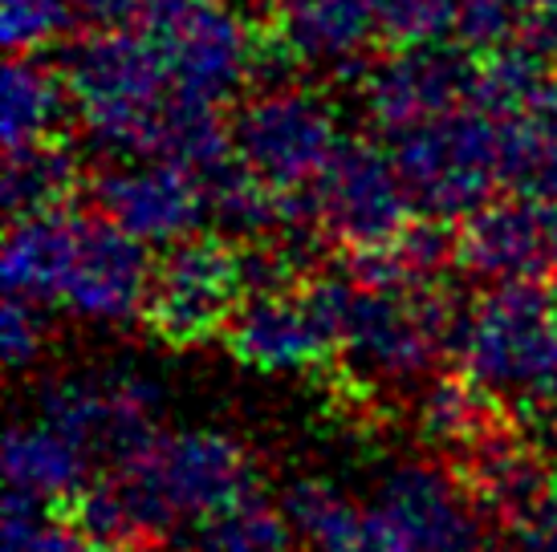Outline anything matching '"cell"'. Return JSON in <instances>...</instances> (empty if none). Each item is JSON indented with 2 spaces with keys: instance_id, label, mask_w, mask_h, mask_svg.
<instances>
[{
  "instance_id": "obj_27",
  "label": "cell",
  "mask_w": 557,
  "mask_h": 552,
  "mask_svg": "<svg viewBox=\"0 0 557 552\" xmlns=\"http://www.w3.org/2000/svg\"><path fill=\"white\" fill-rule=\"evenodd\" d=\"M549 86H554L549 62L525 41H512V46L493 49L476 62V81H472L468 106L484 110L493 118H512L525 106H533Z\"/></svg>"
},
{
  "instance_id": "obj_8",
  "label": "cell",
  "mask_w": 557,
  "mask_h": 552,
  "mask_svg": "<svg viewBox=\"0 0 557 552\" xmlns=\"http://www.w3.org/2000/svg\"><path fill=\"white\" fill-rule=\"evenodd\" d=\"M126 472L143 479L180 528L187 520H212L257 495V467L248 451L220 430H159L156 443L126 463Z\"/></svg>"
},
{
  "instance_id": "obj_15",
  "label": "cell",
  "mask_w": 557,
  "mask_h": 552,
  "mask_svg": "<svg viewBox=\"0 0 557 552\" xmlns=\"http://www.w3.org/2000/svg\"><path fill=\"white\" fill-rule=\"evenodd\" d=\"M379 504L403 524L416 552H480L484 528L472 491L435 463H399L383 488Z\"/></svg>"
},
{
  "instance_id": "obj_9",
  "label": "cell",
  "mask_w": 557,
  "mask_h": 552,
  "mask_svg": "<svg viewBox=\"0 0 557 552\" xmlns=\"http://www.w3.org/2000/svg\"><path fill=\"white\" fill-rule=\"evenodd\" d=\"M233 147L277 191L313 187L342 147L334 110L318 93L269 86L233 118Z\"/></svg>"
},
{
  "instance_id": "obj_18",
  "label": "cell",
  "mask_w": 557,
  "mask_h": 552,
  "mask_svg": "<svg viewBox=\"0 0 557 552\" xmlns=\"http://www.w3.org/2000/svg\"><path fill=\"white\" fill-rule=\"evenodd\" d=\"M460 479L488 516L512 528L542 504V495L554 488L557 476H549L542 455L525 451L509 430L496 427L480 443L460 451Z\"/></svg>"
},
{
  "instance_id": "obj_2",
  "label": "cell",
  "mask_w": 557,
  "mask_h": 552,
  "mask_svg": "<svg viewBox=\"0 0 557 552\" xmlns=\"http://www.w3.org/2000/svg\"><path fill=\"white\" fill-rule=\"evenodd\" d=\"M62 77L90 147L114 159L151 154V138L175 86L143 33L94 29L65 49Z\"/></svg>"
},
{
  "instance_id": "obj_21",
  "label": "cell",
  "mask_w": 557,
  "mask_h": 552,
  "mask_svg": "<svg viewBox=\"0 0 557 552\" xmlns=\"http://www.w3.org/2000/svg\"><path fill=\"white\" fill-rule=\"evenodd\" d=\"M500 175L512 196L557 203V81L512 118H500Z\"/></svg>"
},
{
  "instance_id": "obj_34",
  "label": "cell",
  "mask_w": 557,
  "mask_h": 552,
  "mask_svg": "<svg viewBox=\"0 0 557 552\" xmlns=\"http://www.w3.org/2000/svg\"><path fill=\"white\" fill-rule=\"evenodd\" d=\"M512 552H557V479L542 504L512 524Z\"/></svg>"
},
{
  "instance_id": "obj_25",
  "label": "cell",
  "mask_w": 557,
  "mask_h": 552,
  "mask_svg": "<svg viewBox=\"0 0 557 552\" xmlns=\"http://www.w3.org/2000/svg\"><path fill=\"white\" fill-rule=\"evenodd\" d=\"M233 126L220 118L216 102L203 98H187V93H171L168 110L156 126L151 138V154L156 163H171L184 167L191 175H208L212 167H220L224 159H233Z\"/></svg>"
},
{
  "instance_id": "obj_14",
  "label": "cell",
  "mask_w": 557,
  "mask_h": 552,
  "mask_svg": "<svg viewBox=\"0 0 557 552\" xmlns=\"http://www.w3.org/2000/svg\"><path fill=\"white\" fill-rule=\"evenodd\" d=\"M94 200L123 231L151 248H171L196 236L208 224V196L203 179L171 163H143V167H110L94 184Z\"/></svg>"
},
{
  "instance_id": "obj_38",
  "label": "cell",
  "mask_w": 557,
  "mask_h": 552,
  "mask_svg": "<svg viewBox=\"0 0 557 552\" xmlns=\"http://www.w3.org/2000/svg\"><path fill=\"white\" fill-rule=\"evenodd\" d=\"M480 552H496V549H488V544H484V549H480Z\"/></svg>"
},
{
  "instance_id": "obj_7",
  "label": "cell",
  "mask_w": 557,
  "mask_h": 552,
  "mask_svg": "<svg viewBox=\"0 0 557 552\" xmlns=\"http://www.w3.org/2000/svg\"><path fill=\"white\" fill-rule=\"evenodd\" d=\"M240 301L245 276L236 244L224 236H187L156 264L143 322L159 341L187 350L224 334Z\"/></svg>"
},
{
  "instance_id": "obj_17",
  "label": "cell",
  "mask_w": 557,
  "mask_h": 552,
  "mask_svg": "<svg viewBox=\"0 0 557 552\" xmlns=\"http://www.w3.org/2000/svg\"><path fill=\"white\" fill-rule=\"evenodd\" d=\"M273 37L297 58V65L358 70L379 37L374 0H277Z\"/></svg>"
},
{
  "instance_id": "obj_20",
  "label": "cell",
  "mask_w": 557,
  "mask_h": 552,
  "mask_svg": "<svg viewBox=\"0 0 557 552\" xmlns=\"http://www.w3.org/2000/svg\"><path fill=\"white\" fill-rule=\"evenodd\" d=\"M74 224L78 212H49L13 219L0 252V276L4 292L37 301V305H58L65 285V264L74 244Z\"/></svg>"
},
{
  "instance_id": "obj_35",
  "label": "cell",
  "mask_w": 557,
  "mask_h": 552,
  "mask_svg": "<svg viewBox=\"0 0 557 552\" xmlns=\"http://www.w3.org/2000/svg\"><path fill=\"white\" fill-rule=\"evenodd\" d=\"M355 552H416L411 537L403 532V524L391 516L383 504H371L362 516V532L355 540Z\"/></svg>"
},
{
  "instance_id": "obj_11",
  "label": "cell",
  "mask_w": 557,
  "mask_h": 552,
  "mask_svg": "<svg viewBox=\"0 0 557 552\" xmlns=\"http://www.w3.org/2000/svg\"><path fill=\"white\" fill-rule=\"evenodd\" d=\"M476 53L465 46H411L395 49V58L379 62L362 77V102L371 123L391 138L432 123L472 102Z\"/></svg>"
},
{
  "instance_id": "obj_37",
  "label": "cell",
  "mask_w": 557,
  "mask_h": 552,
  "mask_svg": "<svg viewBox=\"0 0 557 552\" xmlns=\"http://www.w3.org/2000/svg\"><path fill=\"white\" fill-rule=\"evenodd\" d=\"M521 41H525L529 49H537L549 65H557V0H542V4L529 13Z\"/></svg>"
},
{
  "instance_id": "obj_4",
  "label": "cell",
  "mask_w": 557,
  "mask_h": 552,
  "mask_svg": "<svg viewBox=\"0 0 557 552\" xmlns=\"http://www.w3.org/2000/svg\"><path fill=\"white\" fill-rule=\"evenodd\" d=\"M395 167L419 215L468 219L493 203L500 175V126L493 114L460 106L395 138Z\"/></svg>"
},
{
  "instance_id": "obj_10",
  "label": "cell",
  "mask_w": 557,
  "mask_h": 552,
  "mask_svg": "<svg viewBox=\"0 0 557 552\" xmlns=\"http://www.w3.org/2000/svg\"><path fill=\"white\" fill-rule=\"evenodd\" d=\"M313 200L325 240L346 252L395 244L416 212L395 159L362 138H342V147L313 184Z\"/></svg>"
},
{
  "instance_id": "obj_24",
  "label": "cell",
  "mask_w": 557,
  "mask_h": 552,
  "mask_svg": "<svg viewBox=\"0 0 557 552\" xmlns=\"http://www.w3.org/2000/svg\"><path fill=\"white\" fill-rule=\"evenodd\" d=\"M82 187V163L65 151L58 138L33 142L21 151H9L4 159V179H0V200L9 219L25 215L65 212Z\"/></svg>"
},
{
  "instance_id": "obj_3",
  "label": "cell",
  "mask_w": 557,
  "mask_h": 552,
  "mask_svg": "<svg viewBox=\"0 0 557 552\" xmlns=\"http://www.w3.org/2000/svg\"><path fill=\"white\" fill-rule=\"evenodd\" d=\"M456 357L496 399H517L557 423V297L537 280L496 285L465 313Z\"/></svg>"
},
{
  "instance_id": "obj_19",
  "label": "cell",
  "mask_w": 557,
  "mask_h": 552,
  "mask_svg": "<svg viewBox=\"0 0 557 552\" xmlns=\"http://www.w3.org/2000/svg\"><path fill=\"white\" fill-rule=\"evenodd\" d=\"M4 476L9 488L25 491L41 504H70L86 488L90 455L46 418L33 427L16 423L4 435Z\"/></svg>"
},
{
  "instance_id": "obj_29",
  "label": "cell",
  "mask_w": 557,
  "mask_h": 552,
  "mask_svg": "<svg viewBox=\"0 0 557 552\" xmlns=\"http://www.w3.org/2000/svg\"><path fill=\"white\" fill-rule=\"evenodd\" d=\"M297 532L289 528L281 504L248 495L236 507L203 520L191 537V552H294Z\"/></svg>"
},
{
  "instance_id": "obj_36",
  "label": "cell",
  "mask_w": 557,
  "mask_h": 552,
  "mask_svg": "<svg viewBox=\"0 0 557 552\" xmlns=\"http://www.w3.org/2000/svg\"><path fill=\"white\" fill-rule=\"evenodd\" d=\"M70 4H74V16L94 29H123L143 9V0H70Z\"/></svg>"
},
{
  "instance_id": "obj_30",
  "label": "cell",
  "mask_w": 557,
  "mask_h": 552,
  "mask_svg": "<svg viewBox=\"0 0 557 552\" xmlns=\"http://www.w3.org/2000/svg\"><path fill=\"white\" fill-rule=\"evenodd\" d=\"M460 0H374L379 37L395 49L432 46L456 29Z\"/></svg>"
},
{
  "instance_id": "obj_28",
  "label": "cell",
  "mask_w": 557,
  "mask_h": 552,
  "mask_svg": "<svg viewBox=\"0 0 557 552\" xmlns=\"http://www.w3.org/2000/svg\"><path fill=\"white\" fill-rule=\"evenodd\" d=\"M493 399L480 382L472 378H435L423 399H419V430L423 439H432L435 447L448 451H468L472 443H480L488 430H496L493 423Z\"/></svg>"
},
{
  "instance_id": "obj_6",
  "label": "cell",
  "mask_w": 557,
  "mask_h": 552,
  "mask_svg": "<svg viewBox=\"0 0 557 552\" xmlns=\"http://www.w3.org/2000/svg\"><path fill=\"white\" fill-rule=\"evenodd\" d=\"M156 378L131 366L86 369V374H62L41 386V418L65 430L74 443L86 447L90 460L107 467H126L159 439Z\"/></svg>"
},
{
  "instance_id": "obj_26",
  "label": "cell",
  "mask_w": 557,
  "mask_h": 552,
  "mask_svg": "<svg viewBox=\"0 0 557 552\" xmlns=\"http://www.w3.org/2000/svg\"><path fill=\"white\" fill-rule=\"evenodd\" d=\"M281 512L297 540L313 552H355V540L362 532L367 507H358L342 488L330 479L301 476L281 491Z\"/></svg>"
},
{
  "instance_id": "obj_13",
  "label": "cell",
  "mask_w": 557,
  "mask_h": 552,
  "mask_svg": "<svg viewBox=\"0 0 557 552\" xmlns=\"http://www.w3.org/2000/svg\"><path fill=\"white\" fill-rule=\"evenodd\" d=\"M460 264L480 280L521 285L557 273V203L512 196L472 212L460 228Z\"/></svg>"
},
{
  "instance_id": "obj_31",
  "label": "cell",
  "mask_w": 557,
  "mask_h": 552,
  "mask_svg": "<svg viewBox=\"0 0 557 552\" xmlns=\"http://www.w3.org/2000/svg\"><path fill=\"white\" fill-rule=\"evenodd\" d=\"M529 21V0H460L456 9V37L472 53H493L521 41Z\"/></svg>"
},
{
  "instance_id": "obj_22",
  "label": "cell",
  "mask_w": 557,
  "mask_h": 552,
  "mask_svg": "<svg viewBox=\"0 0 557 552\" xmlns=\"http://www.w3.org/2000/svg\"><path fill=\"white\" fill-rule=\"evenodd\" d=\"M65 106H70L65 77L53 74L33 53H16L13 62L4 65V81H0V138H4V151H21V147L53 138L65 118Z\"/></svg>"
},
{
  "instance_id": "obj_1",
  "label": "cell",
  "mask_w": 557,
  "mask_h": 552,
  "mask_svg": "<svg viewBox=\"0 0 557 552\" xmlns=\"http://www.w3.org/2000/svg\"><path fill=\"white\" fill-rule=\"evenodd\" d=\"M301 297L310 301L334 346L379 382L432 378L440 357L456 353L468 313L440 280L407 289H367L350 273H318L301 285Z\"/></svg>"
},
{
  "instance_id": "obj_12",
  "label": "cell",
  "mask_w": 557,
  "mask_h": 552,
  "mask_svg": "<svg viewBox=\"0 0 557 552\" xmlns=\"http://www.w3.org/2000/svg\"><path fill=\"white\" fill-rule=\"evenodd\" d=\"M151 276H156V264L143 240L119 228L110 215H78L58 305L86 322H131V317H143Z\"/></svg>"
},
{
  "instance_id": "obj_32",
  "label": "cell",
  "mask_w": 557,
  "mask_h": 552,
  "mask_svg": "<svg viewBox=\"0 0 557 552\" xmlns=\"http://www.w3.org/2000/svg\"><path fill=\"white\" fill-rule=\"evenodd\" d=\"M70 0H0V41L13 53H33L74 25Z\"/></svg>"
},
{
  "instance_id": "obj_16",
  "label": "cell",
  "mask_w": 557,
  "mask_h": 552,
  "mask_svg": "<svg viewBox=\"0 0 557 552\" xmlns=\"http://www.w3.org/2000/svg\"><path fill=\"white\" fill-rule=\"evenodd\" d=\"M224 341L236 362L261 374H306L338 350L301 292H248Z\"/></svg>"
},
{
  "instance_id": "obj_23",
  "label": "cell",
  "mask_w": 557,
  "mask_h": 552,
  "mask_svg": "<svg viewBox=\"0 0 557 552\" xmlns=\"http://www.w3.org/2000/svg\"><path fill=\"white\" fill-rule=\"evenodd\" d=\"M200 179L208 196V224L228 244H257L281 228V191L248 167L240 154L224 159Z\"/></svg>"
},
{
  "instance_id": "obj_5",
  "label": "cell",
  "mask_w": 557,
  "mask_h": 552,
  "mask_svg": "<svg viewBox=\"0 0 557 552\" xmlns=\"http://www.w3.org/2000/svg\"><path fill=\"white\" fill-rule=\"evenodd\" d=\"M139 33L156 46L175 93L228 102L257 65V37L224 0H143Z\"/></svg>"
},
{
  "instance_id": "obj_33",
  "label": "cell",
  "mask_w": 557,
  "mask_h": 552,
  "mask_svg": "<svg viewBox=\"0 0 557 552\" xmlns=\"http://www.w3.org/2000/svg\"><path fill=\"white\" fill-rule=\"evenodd\" d=\"M46 350V322H41V305L4 292V309H0V353L9 369H29Z\"/></svg>"
}]
</instances>
